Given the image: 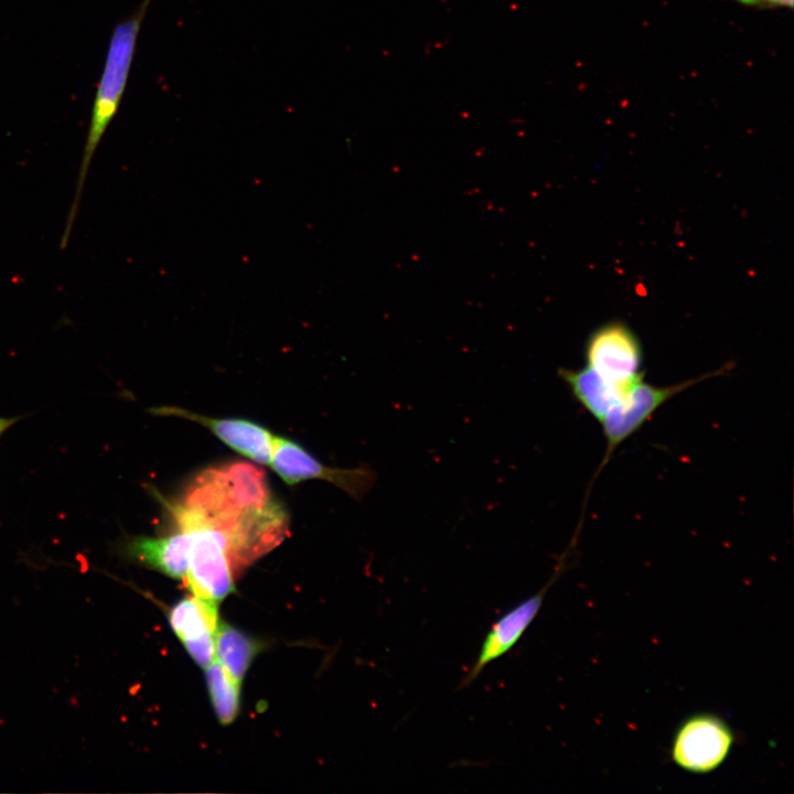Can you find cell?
I'll use <instances>...</instances> for the list:
<instances>
[{
    "label": "cell",
    "instance_id": "5bb4252c",
    "mask_svg": "<svg viewBox=\"0 0 794 794\" xmlns=\"http://www.w3.org/2000/svg\"><path fill=\"white\" fill-rule=\"evenodd\" d=\"M206 668V682L214 710L224 725L230 723L237 716L239 707V685L225 672L223 666L213 661Z\"/></svg>",
    "mask_w": 794,
    "mask_h": 794
},
{
    "label": "cell",
    "instance_id": "7a4b0ae2",
    "mask_svg": "<svg viewBox=\"0 0 794 794\" xmlns=\"http://www.w3.org/2000/svg\"><path fill=\"white\" fill-rule=\"evenodd\" d=\"M178 529L191 539L186 583L195 597L218 603L233 590L225 522L182 500L164 502Z\"/></svg>",
    "mask_w": 794,
    "mask_h": 794
},
{
    "label": "cell",
    "instance_id": "52a82bcc",
    "mask_svg": "<svg viewBox=\"0 0 794 794\" xmlns=\"http://www.w3.org/2000/svg\"><path fill=\"white\" fill-rule=\"evenodd\" d=\"M288 528V514L275 497L264 505L242 509L228 534L229 559L234 573L278 546Z\"/></svg>",
    "mask_w": 794,
    "mask_h": 794
},
{
    "label": "cell",
    "instance_id": "30bf717a",
    "mask_svg": "<svg viewBox=\"0 0 794 794\" xmlns=\"http://www.w3.org/2000/svg\"><path fill=\"white\" fill-rule=\"evenodd\" d=\"M169 622L191 657L200 666H208L215 654L217 603L197 597L184 598L170 610Z\"/></svg>",
    "mask_w": 794,
    "mask_h": 794
},
{
    "label": "cell",
    "instance_id": "3957f363",
    "mask_svg": "<svg viewBox=\"0 0 794 794\" xmlns=\"http://www.w3.org/2000/svg\"><path fill=\"white\" fill-rule=\"evenodd\" d=\"M728 371L725 366L699 377L686 379L667 386H656L644 379L614 407H612L599 422L607 442L605 454L596 473L608 463L613 451L626 439L637 432L648 421L656 410L674 396L707 378L716 377Z\"/></svg>",
    "mask_w": 794,
    "mask_h": 794
},
{
    "label": "cell",
    "instance_id": "7c38bea8",
    "mask_svg": "<svg viewBox=\"0 0 794 794\" xmlns=\"http://www.w3.org/2000/svg\"><path fill=\"white\" fill-rule=\"evenodd\" d=\"M558 375L575 400L598 422L642 380L627 386L611 384L600 378L588 366L576 369L559 368Z\"/></svg>",
    "mask_w": 794,
    "mask_h": 794
},
{
    "label": "cell",
    "instance_id": "8992f818",
    "mask_svg": "<svg viewBox=\"0 0 794 794\" xmlns=\"http://www.w3.org/2000/svg\"><path fill=\"white\" fill-rule=\"evenodd\" d=\"M584 357L586 366L608 383L627 386L645 378L641 343L622 323H608L593 331Z\"/></svg>",
    "mask_w": 794,
    "mask_h": 794
},
{
    "label": "cell",
    "instance_id": "2e32d148",
    "mask_svg": "<svg viewBox=\"0 0 794 794\" xmlns=\"http://www.w3.org/2000/svg\"><path fill=\"white\" fill-rule=\"evenodd\" d=\"M17 421V418L0 417V437Z\"/></svg>",
    "mask_w": 794,
    "mask_h": 794
},
{
    "label": "cell",
    "instance_id": "5b68a950",
    "mask_svg": "<svg viewBox=\"0 0 794 794\" xmlns=\"http://www.w3.org/2000/svg\"><path fill=\"white\" fill-rule=\"evenodd\" d=\"M733 732L715 715H695L676 731L670 757L674 763L690 773L705 774L718 769L733 745Z\"/></svg>",
    "mask_w": 794,
    "mask_h": 794
},
{
    "label": "cell",
    "instance_id": "8fae6325",
    "mask_svg": "<svg viewBox=\"0 0 794 794\" xmlns=\"http://www.w3.org/2000/svg\"><path fill=\"white\" fill-rule=\"evenodd\" d=\"M120 551L129 560L172 578H185L189 569L191 539L178 529L164 537L132 536L124 539Z\"/></svg>",
    "mask_w": 794,
    "mask_h": 794
},
{
    "label": "cell",
    "instance_id": "9a60e30c",
    "mask_svg": "<svg viewBox=\"0 0 794 794\" xmlns=\"http://www.w3.org/2000/svg\"><path fill=\"white\" fill-rule=\"evenodd\" d=\"M738 3L760 9L793 8L794 0H736Z\"/></svg>",
    "mask_w": 794,
    "mask_h": 794
},
{
    "label": "cell",
    "instance_id": "277c9868",
    "mask_svg": "<svg viewBox=\"0 0 794 794\" xmlns=\"http://www.w3.org/2000/svg\"><path fill=\"white\" fill-rule=\"evenodd\" d=\"M270 463L275 472L289 485L304 480H323L355 500H362L377 479L376 472L366 465L353 469L326 466L301 446L285 437L275 436Z\"/></svg>",
    "mask_w": 794,
    "mask_h": 794
},
{
    "label": "cell",
    "instance_id": "ba28073f",
    "mask_svg": "<svg viewBox=\"0 0 794 794\" xmlns=\"http://www.w3.org/2000/svg\"><path fill=\"white\" fill-rule=\"evenodd\" d=\"M567 551L559 559L548 582L536 593L519 602L496 620L480 647L479 655L463 677L460 688L468 687L492 662L507 654L537 616L545 596L566 567Z\"/></svg>",
    "mask_w": 794,
    "mask_h": 794
},
{
    "label": "cell",
    "instance_id": "6da1fadb",
    "mask_svg": "<svg viewBox=\"0 0 794 794\" xmlns=\"http://www.w3.org/2000/svg\"><path fill=\"white\" fill-rule=\"evenodd\" d=\"M149 3L150 0L142 1L130 15L117 22L112 29L93 101L87 136L78 168L75 194L61 237V249L66 248L69 242L94 153L109 124L116 116L122 99L135 56L138 35Z\"/></svg>",
    "mask_w": 794,
    "mask_h": 794
},
{
    "label": "cell",
    "instance_id": "4fadbf2b",
    "mask_svg": "<svg viewBox=\"0 0 794 794\" xmlns=\"http://www.w3.org/2000/svg\"><path fill=\"white\" fill-rule=\"evenodd\" d=\"M259 650L255 640L228 624H219L215 633V653L227 675L239 685Z\"/></svg>",
    "mask_w": 794,
    "mask_h": 794
},
{
    "label": "cell",
    "instance_id": "9c48e42d",
    "mask_svg": "<svg viewBox=\"0 0 794 794\" xmlns=\"http://www.w3.org/2000/svg\"><path fill=\"white\" fill-rule=\"evenodd\" d=\"M151 411L160 416H174L195 421L210 429L221 441L242 455L260 464L270 463L275 436L256 422L237 418H211L171 406L154 408Z\"/></svg>",
    "mask_w": 794,
    "mask_h": 794
}]
</instances>
